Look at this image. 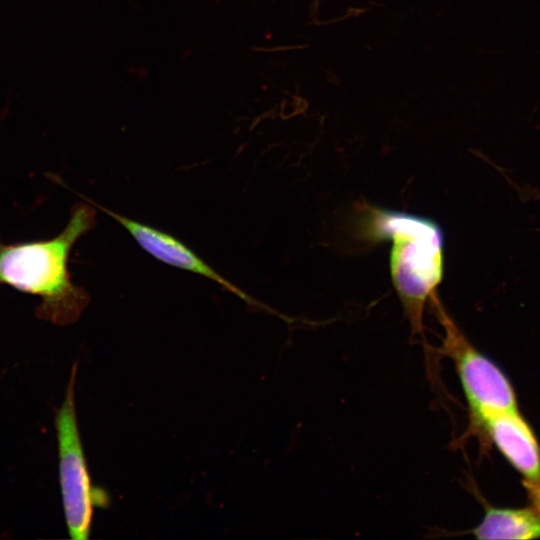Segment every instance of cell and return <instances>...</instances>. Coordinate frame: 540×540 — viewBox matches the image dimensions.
I'll return each mask as SVG.
<instances>
[{
    "label": "cell",
    "instance_id": "1",
    "mask_svg": "<svg viewBox=\"0 0 540 540\" xmlns=\"http://www.w3.org/2000/svg\"><path fill=\"white\" fill-rule=\"evenodd\" d=\"M96 225V210L78 203L65 228L55 237L22 243H4L0 238V285L40 298L36 314L56 325L72 324L90 301L76 285L68 269L75 243Z\"/></svg>",
    "mask_w": 540,
    "mask_h": 540
},
{
    "label": "cell",
    "instance_id": "2",
    "mask_svg": "<svg viewBox=\"0 0 540 540\" xmlns=\"http://www.w3.org/2000/svg\"><path fill=\"white\" fill-rule=\"evenodd\" d=\"M359 235L370 242L391 241L390 275L412 333L423 332L427 302L437 295L444 274V233L432 219L365 205Z\"/></svg>",
    "mask_w": 540,
    "mask_h": 540
},
{
    "label": "cell",
    "instance_id": "3",
    "mask_svg": "<svg viewBox=\"0 0 540 540\" xmlns=\"http://www.w3.org/2000/svg\"><path fill=\"white\" fill-rule=\"evenodd\" d=\"M77 365L72 368L64 401L57 411L55 426L58 441L59 478L69 535L74 540L89 538L93 510L108 498L91 483L79 434L75 407Z\"/></svg>",
    "mask_w": 540,
    "mask_h": 540
},
{
    "label": "cell",
    "instance_id": "4",
    "mask_svg": "<svg viewBox=\"0 0 540 540\" xmlns=\"http://www.w3.org/2000/svg\"><path fill=\"white\" fill-rule=\"evenodd\" d=\"M430 302L444 331L442 351L455 366L472 423L492 413L518 410L515 392L505 374L470 343L447 314L438 295Z\"/></svg>",
    "mask_w": 540,
    "mask_h": 540
},
{
    "label": "cell",
    "instance_id": "5",
    "mask_svg": "<svg viewBox=\"0 0 540 540\" xmlns=\"http://www.w3.org/2000/svg\"><path fill=\"white\" fill-rule=\"evenodd\" d=\"M95 206L121 224L130 233L138 245L157 260L215 281L224 289L239 297L249 306L272 311L265 304L227 280L173 235L120 215L98 204H95Z\"/></svg>",
    "mask_w": 540,
    "mask_h": 540
},
{
    "label": "cell",
    "instance_id": "6",
    "mask_svg": "<svg viewBox=\"0 0 540 540\" xmlns=\"http://www.w3.org/2000/svg\"><path fill=\"white\" fill-rule=\"evenodd\" d=\"M524 482L540 481V447L518 410L492 413L477 423Z\"/></svg>",
    "mask_w": 540,
    "mask_h": 540
},
{
    "label": "cell",
    "instance_id": "7",
    "mask_svg": "<svg viewBox=\"0 0 540 540\" xmlns=\"http://www.w3.org/2000/svg\"><path fill=\"white\" fill-rule=\"evenodd\" d=\"M478 539L540 538V512L532 507H487L480 523L471 531Z\"/></svg>",
    "mask_w": 540,
    "mask_h": 540
},
{
    "label": "cell",
    "instance_id": "8",
    "mask_svg": "<svg viewBox=\"0 0 540 540\" xmlns=\"http://www.w3.org/2000/svg\"><path fill=\"white\" fill-rule=\"evenodd\" d=\"M532 506L540 512V481L524 482Z\"/></svg>",
    "mask_w": 540,
    "mask_h": 540
}]
</instances>
